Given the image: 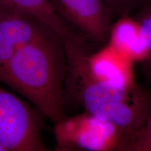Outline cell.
<instances>
[{
	"instance_id": "1",
	"label": "cell",
	"mask_w": 151,
	"mask_h": 151,
	"mask_svg": "<svg viewBox=\"0 0 151 151\" xmlns=\"http://www.w3.org/2000/svg\"><path fill=\"white\" fill-rule=\"evenodd\" d=\"M67 73L64 40L49 28L0 69V81L22 94L55 124L66 117Z\"/></svg>"
},
{
	"instance_id": "2",
	"label": "cell",
	"mask_w": 151,
	"mask_h": 151,
	"mask_svg": "<svg viewBox=\"0 0 151 151\" xmlns=\"http://www.w3.org/2000/svg\"><path fill=\"white\" fill-rule=\"evenodd\" d=\"M64 43L67 59L65 87L86 111L114 124L131 139L151 113V92L139 85L122 88L98 80L88 68V53L83 44Z\"/></svg>"
},
{
	"instance_id": "3",
	"label": "cell",
	"mask_w": 151,
	"mask_h": 151,
	"mask_svg": "<svg viewBox=\"0 0 151 151\" xmlns=\"http://www.w3.org/2000/svg\"><path fill=\"white\" fill-rule=\"evenodd\" d=\"M55 125L60 151H124L129 136L108 120L85 112L65 117Z\"/></svg>"
},
{
	"instance_id": "4",
	"label": "cell",
	"mask_w": 151,
	"mask_h": 151,
	"mask_svg": "<svg viewBox=\"0 0 151 151\" xmlns=\"http://www.w3.org/2000/svg\"><path fill=\"white\" fill-rule=\"evenodd\" d=\"M40 114L0 86V145L5 151L48 150L41 136Z\"/></svg>"
},
{
	"instance_id": "5",
	"label": "cell",
	"mask_w": 151,
	"mask_h": 151,
	"mask_svg": "<svg viewBox=\"0 0 151 151\" xmlns=\"http://www.w3.org/2000/svg\"><path fill=\"white\" fill-rule=\"evenodd\" d=\"M60 18L84 38L106 43L113 17L104 0H50Z\"/></svg>"
},
{
	"instance_id": "6",
	"label": "cell",
	"mask_w": 151,
	"mask_h": 151,
	"mask_svg": "<svg viewBox=\"0 0 151 151\" xmlns=\"http://www.w3.org/2000/svg\"><path fill=\"white\" fill-rule=\"evenodd\" d=\"M49 28L35 16L0 3V69Z\"/></svg>"
},
{
	"instance_id": "7",
	"label": "cell",
	"mask_w": 151,
	"mask_h": 151,
	"mask_svg": "<svg viewBox=\"0 0 151 151\" xmlns=\"http://www.w3.org/2000/svg\"><path fill=\"white\" fill-rule=\"evenodd\" d=\"M87 63L92 74L106 83L122 88L138 85L134 63L109 43L94 53L88 54Z\"/></svg>"
},
{
	"instance_id": "8",
	"label": "cell",
	"mask_w": 151,
	"mask_h": 151,
	"mask_svg": "<svg viewBox=\"0 0 151 151\" xmlns=\"http://www.w3.org/2000/svg\"><path fill=\"white\" fill-rule=\"evenodd\" d=\"M107 43L133 62L143 63L149 57L146 38L137 20L124 15L113 22Z\"/></svg>"
},
{
	"instance_id": "9",
	"label": "cell",
	"mask_w": 151,
	"mask_h": 151,
	"mask_svg": "<svg viewBox=\"0 0 151 151\" xmlns=\"http://www.w3.org/2000/svg\"><path fill=\"white\" fill-rule=\"evenodd\" d=\"M0 3L27 13L56 32L64 41L83 43L84 37L66 24L52 8L50 0H0Z\"/></svg>"
},
{
	"instance_id": "10",
	"label": "cell",
	"mask_w": 151,
	"mask_h": 151,
	"mask_svg": "<svg viewBox=\"0 0 151 151\" xmlns=\"http://www.w3.org/2000/svg\"><path fill=\"white\" fill-rule=\"evenodd\" d=\"M124 151H151V113L142 127L131 137Z\"/></svg>"
},
{
	"instance_id": "11",
	"label": "cell",
	"mask_w": 151,
	"mask_h": 151,
	"mask_svg": "<svg viewBox=\"0 0 151 151\" xmlns=\"http://www.w3.org/2000/svg\"><path fill=\"white\" fill-rule=\"evenodd\" d=\"M134 18L140 24L143 35L148 43L149 57L143 64L147 72L151 75V1L137 11Z\"/></svg>"
},
{
	"instance_id": "12",
	"label": "cell",
	"mask_w": 151,
	"mask_h": 151,
	"mask_svg": "<svg viewBox=\"0 0 151 151\" xmlns=\"http://www.w3.org/2000/svg\"><path fill=\"white\" fill-rule=\"evenodd\" d=\"M111 11L113 18L130 15L144 6L151 0H104Z\"/></svg>"
},
{
	"instance_id": "13",
	"label": "cell",
	"mask_w": 151,
	"mask_h": 151,
	"mask_svg": "<svg viewBox=\"0 0 151 151\" xmlns=\"http://www.w3.org/2000/svg\"><path fill=\"white\" fill-rule=\"evenodd\" d=\"M0 151H5V150L4 149V148L1 146V145H0Z\"/></svg>"
}]
</instances>
